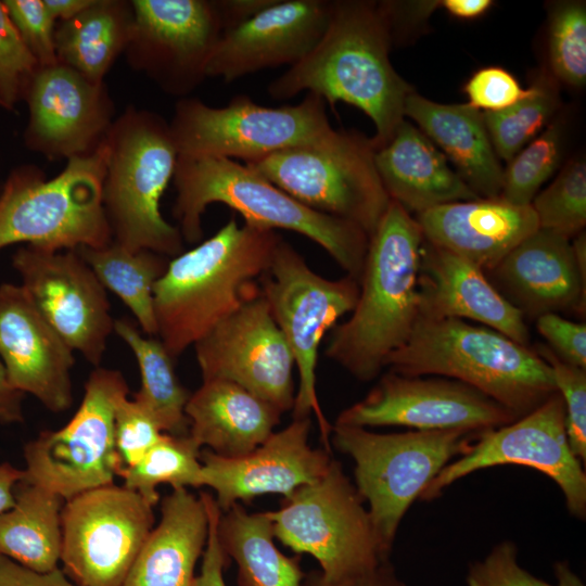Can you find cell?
Wrapping results in <instances>:
<instances>
[{"label":"cell","mask_w":586,"mask_h":586,"mask_svg":"<svg viewBox=\"0 0 586 586\" xmlns=\"http://www.w3.org/2000/svg\"><path fill=\"white\" fill-rule=\"evenodd\" d=\"M391 44L377 2L333 1L319 42L272 80L268 93L276 100H288L307 91L332 105H354L373 122L377 132L372 141L378 148L405 119V102L413 91L390 61Z\"/></svg>","instance_id":"1"},{"label":"cell","mask_w":586,"mask_h":586,"mask_svg":"<svg viewBox=\"0 0 586 586\" xmlns=\"http://www.w3.org/2000/svg\"><path fill=\"white\" fill-rule=\"evenodd\" d=\"M423 242L417 219L391 200L369 238L357 303L349 318L330 331L324 349L326 357L359 381L378 378L413 331Z\"/></svg>","instance_id":"2"},{"label":"cell","mask_w":586,"mask_h":586,"mask_svg":"<svg viewBox=\"0 0 586 586\" xmlns=\"http://www.w3.org/2000/svg\"><path fill=\"white\" fill-rule=\"evenodd\" d=\"M281 240L232 215L214 235L169 259L154 286V311L157 336L175 359L259 293L254 283Z\"/></svg>","instance_id":"3"},{"label":"cell","mask_w":586,"mask_h":586,"mask_svg":"<svg viewBox=\"0 0 586 586\" xmlns=\"http://www.w3.org/2000/svg\"><path fill=\"white\" fill-rule=\"evenodd\" d=\"M173 179L174 216L187 242L193 244L202 239L204 212L208 205L221 203L239 213L245 225L289 230L314 241L359 282L369 237L357 225L303 205L234 160L178 156Z\"/></svg>","instance_id":"4"},{"label":"cell","mask_w":586,"mask_h":586,"mask_svg":"<svg viewBox=\"0 0 586 586\" xmlns=\"http://www.w3.org/2000/svg\"><path fill=\"white\" fill-rule=\"evenodd\" d=\"M386 369L407 377L436 375L462 382L519 418L556 394L551 369L530 346L458 318L419 316L408 341Z\"/></svg>","instance_id":"5"},{"label":"cell","mask_w":586,"mask_h":586,"mask_svg":"<svg viewBox=\"0 0 586 586\" xmlns=\"http://www.w3.org/2000/svg\"><path fill=\"white\" fill-rule=\"evenodd\" d=\"M104 145L103 206L113 242L131 251L179 255L180 230L161 212L178 160L169 125L150 113L124 116L107 133Z\"/></svg>","instance_id":"6"},{"label":"cell","mask_w":586,"mask_h":586,"mask_svg":"<svg viewBox=\"0 0 586 586\" xmlns=\"http://www.w3.org/2000/svg\"><path fill=\"white\" fill-rule=\"evenodd\" d=\"M480 433L416 430L383 434L366 428L332 425L330 444L353 459L355 487L369 505V515L386 555H391L400 521L412 502L451 458L467 453Z\"/></svg>","instance_id":"7"},{"label":"cell","mask_w":586,"mask_h":586,"mask_svg":"<svg viewBox=\"0 0 586 586\" xmlns=\"http://www.w3.org/2000/svg\"><path fill=\"white\" fill-rule=\"evenodd\" d=\"M104 141L68 158L49 180L15 175L0 194V250L16 243L50 250L103 247L113 242L103 206Z\"/></svg>","instance_id":"8"},{"label":"cell","mask_w":586,"mask_h":586,"mask_svg":"<svg viewBox=\"0 0 586 586\" xmlns=\"http://www.w3.org/2000/svg\"><path fill=\"white\" fill-rule=\"evenodd\" d=\"M374 153L372 138L331 128L309 143L245 165L303 205L353 222L370 238L391 202Z\"/></svg>","instance_id":"9"},{"label":"cell","mask_w":586,"mask_h":586,"mask_svg":"<svg viewBox=\"0 0 586 586\" xmlns=\"http://www.w3.org/2000/svg\"><path fill=\"white\" fill-rule=\"evenodd\" d=\"M260 280V294L269 305L298 373L293 419L314 415L324 449L331 453L332 425L321 410L316 391L319 347L339 319L353 311L359 295V282L347 275L336 280L320 276L283 240Z\"/></svg>","instance_id":"10"},{"label":"cell","mask_w":586,"mask_h":586,"mask_svg":"<svg viewBox=\"0 0 586 586\" xmlns=\"http://www.w3.org/2000/svg\"><path fill=\"white\" fill-rule=\"evenodd\" d=\"M268 512L275 538L297 555L314 557L328 581L356 575L390 560L364 499L335 459L321 479L297 488L282 499L278 510Z\"/></svg>","instance_id":"11"},{"label":"cell","mask_w":586,"mask_h":586,"mask_svg":"<svg viewBox=\"0 0 586 586\" xmlns=\"http://www.w3.org/2000/svg\"><path fill=\"white\" fill-rule=\"evenodd\" d=\"M169 127L178 156L237 158L244 164L309 143L332 128L326 102L315 93L282 106H264L244 94L221 107L186 99L177 103Z\"/></svg>","instance_id":"12"},{"label":"cell","mask_w":586,"mask_h":586,"mask_svg":"<svg viewBox=\"0 0 586 586\" xmlns=\"http://www.w3.org/2000/svg\"><path fill=\"white\" fill-rule=\"evenodd\" d=\"M74 416L58 430H46L23 449V482L48 489L65 501L110 485L119 473L114 413L129 387L116 369L95 367L85 383Z\"/></svg>","instance_id":"13"},{"label":"cell","mask_w":586,"mask_h":586,"mask_svg":"<svg viewBox=\"0 0 586 586\" xmlns=\"http://www.w3.org/2000/svg\"><path fill=\"white\" fill-rule=\"evenodd\" d=\"M154 520L153 506L114 483L66 500L61 514L66 575L80 586H122Z\"/></svg>","instance_id":"14"},{"label":"cell","mask_w":586,"mask_h":586,"mask_svg":"<svg viewBox=\"0 0 586 586\" xmlns=\"http://www.w3.org/2000/svg\"><path fill=\"white\" fill-rule=\"evenodd\" d=\"M500 464L543 472L561 488L569 512L585 519L586 474L570 448L564 405L558 392L515 421L481 432L467 453L438 472L420 499L432 500L463 476Z\"/></svg>","instance_id":"15"},{"label":"cell","mask_w":586,"mask_h":586,"mask_svg":"<svg viewBox=\"0 0 586 586\" xmlns=\"http://www.w3.org/2000/svg\"><path fill=\"white\" fill-rule=\"evenodd\" d=\"M12 266L51 328L73 351L99 367L114 319L106 290L76 251L18 249Z\"/></svg>","instance_id":"16"},{"label":"cell","mask_w":586,"mask_h":586,"mask_svg":"<svg viewBox=\"0 0 586 586\" xmlns=\"http://www.w3.org/2000/svg\"><path fill=\"white\" fill-rule=\"evenodd\" d=\"M517 419L515 413L462 382L387 371L364 399L342 410L334 424L482 432Z\"/></svg>","instance_id":"17"},{"label":"cell","mask_w":586,"mask_h":586,"mask_svg":"<svg viewBox=\"0 0 586 586\" xmlns=\"http://www.w3.org/2000/svg\"><path fill=\"white\" fill-rule=\"evenodd\" d=\"M193 348L203 381H230L282 413L292 410L294 358L260 291Z\"/></svg>","instance_id":"18"},{"label":"cell","mask_w":586,"mask_h":586,"mask_svg":"<svg viewBox=\"0 0 586 586\" xmlns=\"http://www.w3.org/2000/svg\"><path fill=\"white\" fill-rule=\"evenodd\" d=\"M310 428V417L293 419L253 451L238 458L221 457L208 449L201 453L202 484L216 493L214 498L221 512L263 495L286 498L321 479L333 458L326 449L309 445Z\"/></svg>","instance_id":"19"},{"label":"cell","mask_w":586,"mask_h":586,"mask_svg":"<svg viewBox=\"0 0 586 586\" xmlns=\"http://www.w3.org/2000/svg\"><path fill=\"white\" fill-rule=\"evenodd\" d=\"M133 34L140 59L165 90L187 93L205 76L224 34L214 1L136 0Z\"/></svg>","instance_id":"20"},{"label":"cell","mask_w":586,"mask_h":586,"mask_svg":"<svg viewBox=\"0 0 586 586\" xmlns=\"http://www.w3.org/2000/svg\"><path fill=\"white\" fill-rule=\"evenodd\" d=\"M333 1L273 0L222 34L205 68L206 77L226 82L281 65H294L319 42Z\"/></svg>","instance_id":"21"},{"label":"cell","mask_w":586,"mask_h":586,"mask_svg":"<svg viewBox=\"0 0 586 586\" xmlns=\"http://www.w3.org/2000/svg\"><path fill=\"white\" fill-rule=\"evenodd\" d=\"M73 353L21 284H0V359L14 388L52 412L67 410L73 402Z\"/></svg>","instance_id":"22"},{"label":"cell","mask_w":586,"mask_h":586,"mask_svg":"<svg viewBox=\"0 0 586 586\" xmlns=\"http://www.w3.org/2000/svg\"><path fill=\"white\" fill-rule=\"evenodd\" d=\"M28 104L30 142L53 156L90 153L110 119L101 84H92L60 62L31 75Z\"/></svg>","instance_id":"23"},{"label":"cell","mask_w":586,"mask_h":586,"mask_svg":"<svg viewBox=\"0 0 586 586\" xmlns=\"http://www.w3.org/2000/svg\"><path fill=\"white\" fill-rule=\"evenodd\" d=\"M500 294L525 317L585 314L586 280L571 240L538 228L488 271Z\"/></svg>","instance_id":"24"},{"label":"cell","mask_w":586,"mask_h":586,"mask_svg":"<svg viewBox=\"0 0 586 586\" xmlns=\"http://www.w3.org/2000/svg\"><path fill=\"white\" fill-rule=\"evenodd\" d=\"M420 315L472 320L528 346L523 314L486 273L467 259L424 240L419 271Z\"/></svg>","instance_id":"25"},{"label":"cell","mask_w":586,"mask_h":586,"mask_svg":"<svg viewBox=\"0 0 586 586\" xmlns=\"http://www.w3.org/2000/svg\"><path fill=\"white\" fill-rule=\"evenodd\" d=\"M424 240L493 270L539 226L531 205H513L500 198L457 201L417 215Z\"/></svg>","instance_id":"26"},{"label":"cell","mask_w":586,"mask_h":586,"mask_svg":"<svg viewBox=\"0 0 586 586\" xmlns=\"http://www.w3.org/2000/svg\"><path fill=\"white\" fill-rule=\"evenodd\" d=\"M374 162L390 199L409 213L418 215L443 204L481 199L433 142L406 119L375 148Z\"/></svg>","instance_id":"27"},{"label":"cell","mask_w":586,"mask_h":586,"mask_svg":"<svg viewBox=\"0 0 586 586\" xmlns=\"http://www.w3.org/2000/svg\"><path fill=\"white\" fill-rule=\"evenodd\" d=\"M189 436L202 448L226 458L245 456L264 443L282 412L242 386L207 380L186 405Z\"/></svg>","instance_id":"28"},{"label":"cell","mask_w":586,"mask_h":586,"mask_svg":"<svg viewBox=\"0 0 586 586\" xmlns=\"http://www.w3.org/2000/svg\"><path fill=\"white\" fill-rule=\"evenodd\" d=\"M208 535L202 498L176 488L161 504L152 528L122 586H193L194 570Z\"/></svg>","instance_id":"29"},{"label":"cell","mask_w":586,"mask_h":586,"mask_svg":"<svg viewBox=\"0 0 586 586\" xmlns=\"http://www.w3.org/2000/svg\"><path fill=\"white\" fill-rule=\"evenodd\" d=\"M404 115L444 151L456 173L480 198H499L504 169L481 111L468 103H436L412 91L406 99Z\"/></svg>","instance_id":"30"},{"label":"cell","mask_w":586,"mask_h":586,"mask_svg":"<svg viewBox=\"0 0 586 586\" xmlns=\"http://www.w3.org/2000/svg\"><path fill=\"white\" fill-rule=\"evenodd\" d=\"M64 502L48 489L21 482L15 504L0 514V556L37 573L56 569L62 553Z\"/></svg>","instance_id":"31"},{"label":"cell","mask_w":586,"mask_h":586,"mask_svg":"<svg viewBox=\"0 0 586 586\" xmlns=\"http://www.w3.org/2000/svg\"><path fill=\"white\" fill-rule=\"evenodd\" d=\"M217 534L224 552L238 566V586H302L301 558L288 557L276 546L268 511L250 513L234 504L221 512Z\"/></svg>","instance_id":"32"},{"label":"cell","mask_w":586,"mask_h":586,"mask_svg":"<svg viewBox=\"0 0 586 586\" xmlns=\"http://www.w3.org/2000/svg\"><path fill=\"white\" fill-rule=\"evenodd\" d=\"M133 15L116 1L93 4L63 21L54 31L58 61L100 85L118 53L131 41Z\"/></svg>","instance_id":"33"},{"label":"cell","mask_w":586,"mask_h":586,"mask_svg":"<svg viewBox=\"0 0 586 586\" xmlns=\"http://www.w3.org/2000/svg\"><path fill=\"white\" fill-rule=\"evenodd\" d=\"M114 332L132 352L141 385L133 399L143 406L166 434H189L186 405L191 392L178 379L175 358L160 339L143 335L128 319L114 320Z\"/></svg>","instance_id":"34"},{"label":"cell","mask_w":586,"mask_h":586,"mask_svg":"<svg viewBox=\"0 0 586 586\" xmlns=\"http://www.w3.org/2000/svg\"><path fill=\"white\" fill-rule=\"evenodd\" d=\"M76 252L104 289L128 307L145 335H157L154 286L167 268L168 257L148 250L131 251L115 242Z\"/></svg>","instance_id":"35"},{"label":"cell","mask_w":586,"mask_h":586,"mask_svg":"<svg viewBox=\"0 0 586 586\" xmlns=\"http://www.w3.org/2000/svg\"><path fill=\"white\" fill-rule=\"evenodd\" d=\"M201 447L188 435L164 433L158 442L132 467L120 473L124 486L140 494L151 506L160 500L156 487H201Z\"/></svg>","instance_id":"36"},{"label":"cell","mask_w":586,"mask_h":586,"mask_svg":"<svg viewBox=\"0 0 586 586\" xmlns=\"http://www.w3.org/2000/svg\"><path fill=\"white\" fill-rule=\"evenodd\" d=\"M531 93L497 112H483V119L497 156L509 162L537 137L553 116L559 98L555 88L539 80Z\"/></svg>","instance_id":"37"},{"label":"cell","mask_w":586,"mask_h":586,"mask_svg":"<svg viewBox=\"0 0 586 586\" xmlns=\"http://www.w3.org/2000/svg\"><path fill=\"white\" fill-rule=\"evenodd\" d=\"M562 138V126L552 122L519 151L502 171L499 198L513 205H531L559 166Z\"/></svg>","instance_id":"38"},{"label":"cell","mask_w":586,"mask_h":586,"mask_svg":"<svg viewBox=\"0 0 586 586\" xmlns=\"http://www.w3.org/2000/svg\"><path fill=\"white\" fill-rule=\"evenodd\" d=\"M538 226L569 240L586 225V164L572 160L555 180L533 199Z\"/></svg>","instance_id":"39"},{"label":"cell","mask_w":586,"mask_h":586,"mask_svg":"<svg viewBox=\"0 0 586 586\" xmlns=\"http://www.w3.org/2000/svg\"><path fill=\"white\" fill-rule=\"evenodd\" d=\"M548 53L551 69L562 82L586 84V7L582 1L555 5L549 20Z\"/></svg>","instance_id":"40"},{"label":"cell","mask_w":586,"mask_h":586,"mask_svg":"<svg viewBox=\"0 0 586 586\" xmlns=\"http://www.w3.org/2000/svg\"><path fill=\"white\" fill-rule=\"evenodd\" d=\"M535 352L548 364L565 413V432L573 455L586 461V369L560 359L548 346Z\"/></svg>","instance_id":"41"},{"label":"cell","mask_w":586,"mask_h":586,"mask_svg":"<svg viewBox=\"0 0 586 586\" xmlns=\"http://www.w3.org/2000/svg\"><path fill=\"white\" fill-rule=\"evenodd\" d=\"M164 432L153 416L127 396L119 399L114 413V442L119 473L136 464Z\"/></svg>","instance_id":"42"},{"label":"cell","mask_w":586,"mask_h":586,"mask_svg":"<svg viewBox=\"0 0 586 586\" xmlns=\"http://www.w3.org/2000/svg\"><path fill=\"white\" fill-rule=\"evenodd\" d=\"M2 3L39 67L56 64L54 20L43 0H5Z\"/></svg>","instance_id":"43"},{"label":"cell","mask_w":586,"mask_h":586,"mask_svg":"<svg viewBox=\"0 0 586 586\" xmlns=\"http://www.w3.org/2000/svg\"><path fill=\"white\" fill-rule=\"evenodd\" d=\"M38 62L22 40L0 2V103L12 107L22 87V81L31 76Z\"/></svg>","instance_id":"44"},{"label":"cell","mask_w":586,"mask_h":586,"mask_svg":"<svg viewBox=\"0 0 586 586\" xmlns=\"http://www.w3.org/2000/svg\"><path fill=\"white\" fill-rule=\"evenodd\" d=\"M517 546L509 540L496 545L480 561L469 565L468 586H553L518 564Z\"/></svg>","instance_id":"45"},{"label":"cell","mask_w":586,"mask_h":586,"mask_svg":"<svg viewBox=\"0 0 586 586\" xmlns=\"http://www.w3.org/2000/svg\"><path fill=\"white\" fill-rule=\"evenodd\" d=\"M468 104L484 112H497L521 101L532 88L521 87L515 77L502 67L488 66L475 72L464 85Z\"/></svg>","instance_id":"46"},{"label":"cell","mask_w":586,"mask_h":586,"mask_svg":"<svg viewBox=\"0 0 586 586\" xmlns=\"http://www.w3.org/2000/svg\"><path fill=\"white\" fill-rule=\"evenodd\" d=\"M536 329L563 361L586 369V324L548 313L536 318Z\"/></svg>","instance_id":"47"},{"label":"cell","mask_w":586,"mask_h":586,"mask_svg":"<svg viewBox=\"0 0 586 586\" xmlns=\"http://www.w3.org/2000/svg\"><path fill=\"white\" fill-rule=\"evenodd\" d=\"M208 517V535L203 551L202 565L199 575H195L193 586H227L224 579V569L228 563V557L224 552L217 534V524L221 510L214 496L201 492Z\"/></svg>","instance_id":"48"},{"label":"cell","mask_w":586,"mask_h":586,"mask_svg":"<svg viewBox=\"0 0 586 586\" xmlns=\"http://www.w3.org/2000/svg\"><path fill=\"white\" fill-rule=\"evenodd\" d=\"M302 586H407L390 560L366 572L336 581L326 579L320 571L305 574Z\"/></svg>","instance_id":"49"},{"label":"cell","mask_w":586,"mask_h":586,"mask_svg":"<svg viewBox=\"0 0 586 586\" xmlns=\"http://www.w3.org/2000/svg\"><path fill=\"white\" fill-rule=\"evenodd\" d=\"M0 586H80L59 568L37 573L0 556Z\"/></svg>","instance_id":"50"},{"label":"cell","mask_w":586,"mask_h":586,"mask_svg":"<svg viewBox=\"0 0 586 586\" xmlns=\"http://www.w3.org/2000/svg\"><path fill=\"white\" fill-rule=\"evenodd\" d=\"M273 0H216L215 7L219 14L224 33L245 22Z\"/></svg>","instance_id":"51"},{"label":"cell","mask_w":586,"mask_h":586,"mask_svg":"<svg viewBox=\"0 0 586 586\" xmlns=\"http://www.w3.org/2000/svg\"><path fill=\"white\" fill-rule=\"evenodd\" d=\"M25 394L10 383L7 370L0 359V423L11 424L24 421L23 399Z\"/></svg>","instance_id":"52"},{"label":"cell","mask_w":586,"mask_h":586,"mask_svg":"<svg viewBox=\"0 0 586 586\" xmlns=\"http://www.w3.org/2000/svg\"><path fill=\"white\" fill-rule=\"evenodd\" d=\"M23 480V470L9 462L0 463V514L15 504V491Z\"/></svg>","instance_id":"53"},{"label":"cell","mask_w":586,"mask_h":586,"mask_svg":"<svg viewBox=\"0 0 586 586\" xmlns=\"http://www.w3.org/2000/svg\"><path fill=\"white\" fill-rule=\"evenodd\" d=\"M494 4L492 0H444L440 1V7L444 8L450 15L471 20L485 14Z\"/></svg>","instance_id":"54"},{"label":"cell","mask_w":586,"mask_h":586,"mask_svg":"<svg viewBox=\"0 0 586 586\" xmlns=\"http://www.w3.org/2000/svg\"><path fill=\"white\" fill-rule=\"evenodd\" d=\"M93 2L94 0H43L53 20L60 18L62 22L76 16L92 5Z\"/></svg>","instance_id":"55"},{"label":"cell","mask_w":586,"mask_h":586,"mask_svg":"<svg viewBox=\"0 0 586 586\" xmlns=\"http://www.w3.org/2000/svg\"><path fill=\"white\" fill-rule=\"evenodd\" d=\"M553 572L557 578L556 586H585L582 579L571 570L566 561H559L553 564Z\"/></svg>","instance_id":"56"}]
</instances>
